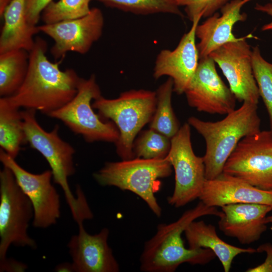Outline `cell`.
<instances>
[{"instance_id": "1", "label": "cell", "mask_w": 272, "mask_h": 272, "mask_svg": "<svg viewBox=\"0 0 272 272\" xmlns=\"http://www.w3.org/2000/svg\"><path fill=\"white\" fill-rule=\"evenodd\" d=\"M47 42L40 37L35 38L29 52V67L19 89L7 97L19 108L34 109L47 115L72 100L78 92L81 79L72 69H60L62 60L52 62L46 55Z\"/></svg>"}, {"instance_id": "2", "label": "cell", "mask_w": 272, "mask_h": 272, "mask_svg": "<svg viewBox=\"0 0 272 272\" xmlns=\"http://www.w3.org/2000/svg\"><path fill=\"white\" fill-rule=\"evenodd\" d=\"M222 211L200 201L185 211L176 221L158 225L154 236L147 241L140 256V269L144 272H173L181 264H207L216 256L207 248H187L182 239L186 228L196 219L207 215L221 217Z\"/></svg>"}, {"instance_id": "3", "label": "cell", "mask_w": 272, "mask_h": 272, "mask_svg": "<svg viewBox=\"0 0 272 272\" xmlns=\"http://www.w3.org/2000/svg\"><path fill=\"white\" fill-rule=\"evenodd\" d=\"M257 104L243 102L237 109L216 122L202 120L194 116L187 120L205 139L206 150L203 156L206 180L215 179L223 173L228 158L244 137L260 131Z\"/></svg>"}, {"instance_id": "4", "label": "cell", "mask_w": 272, "mask_h": 272, "mask_svg": "<svg viewBox=\"0 0 272 272\" xmlns=\"http://www.w3.org/2000/svg\"><path fill=\"white\" fill-rule=\"evenodd\" d=\"M36 111L25 109L22 111L26 142L39 152L50 167L53 180L63 191L66 202L77 223L93 218V213L81 189H77L75 197L70 188L68 178L75 172L74 163V148L59 135V126L56 124L47 131L39 124Z\"/></svg>"}, {"instance_id": "5", "label": "cell", "mask_w": 272, "mask_h": 272, "mask_svg": "<svg viewBox=\"0 0 272 272\" xmlns=\"http://www.w3.org/2000/svg\"><path fill=\"white\" fill-rule=\"evenodd\" d=\"M156 104V91L144 89L125 91L115 99L101 96L94 100L92 106L99 115L111 120L118 129L119 135L115 144L122 160L134 158V141L142 128L151 122Z\"/></svg>"}, {"instance_id": "6", "label": "cell", "mask_w": 272, "mask_h": 272, "mask_svg": "<svg viewBox=\"0 0 272 272\" xmlns=\"http://www.w3.org/2000/svg\"><path fill=\"white\" fill-rule=\"evenodd\" d=\"M172 167L167 159L133 158L119 162H107L93 174L99 184L115 186L130 191L141 197L152 212L160 217L162 209L155 195L161 185L160 179L171 175Z\"/></svg>"}, {"instance_id": "7", "label": "cell", "mask_w": 272, "mask_h": 272, "mask_svg": "<svg viewBox=\"0 0 272 272\" xmlns=\"http://www.w3.org/2000/svg\"><path fill=\"white\" fill-rule=\"evenodd\" d=\"M101 96L95 75H91L87 79L81 78L78 92L74 98L47 116L61 121L87 142L101 141L115 144L119 135L117 127L112 121H103L94 111L91 103Z\"/></svg>"}, {"instance_id": "8", "label": "cell", "mask_w": 272, "mask_h": 272, "mask_svg": "<svg viewBox=\"0 0 272 272\" xmlns=\"http://www.w3.org/2000/svg\"><path fill=\"white\" fill-rule=\"evenodd\" d=\"M33 217L31 201L11 170L4 166L0 171V261L7 258L12 245L36 248V242L28 233Z\"/></svg>"}, {"instance_id": "9", "label": "cell", "mask_w": 272, "mask_h": 272, "mask_svg": "<svg viewBox=\"0 0 272 272\" xmlns=\"http://www.w3.org/2000/svg\"><path fill=\"white\" fill-rule=\"evenodd\" d=\"M190 136V125L185 123L171 139L170 149L166 157L175 173L174 191L167 201L175 208L199 198L206 181L203 157L194 154Z\"/></svg>"}, {"instance_id": "10", "label": "cell", "mask_w": 272, "mask_h": 272, "mask_svg": "<svg viewBox=\"0 0 272 272\" xmlns=\"http://www.w3.org/2000/svg\"><path fill=\"white\" fill-rule=\"evenodd\" d=\"M223 173L264 190L272 189V131L243 138L226 161Z\"/></svg>"}, {"instance_id": "11", "label": "cell", "mask_w": 272, "mask_h": 272, "mask_svg": "<svg viewBox=\"0 0 272 272\" xmlns=\"http://www.w3.org/2000/svg\"><path fill=\"white\" fill-rule=\"evenodd\" d=\"M0 161L12 172L18 184L31 201L34 211L33 226L47 228L56 224L60 216V196L52 184L50 170L31 173L20 166L0 149Z\"/></svg>"}, {"instance_id": "12", "label": "cell", "mask_w": 272, "mask_h": 272, "mask_svg": "<svg viewBox=\"0 0 272 272\" xmlns=\"http://www.w3.org/2000/svg\"><path fill=\"white\" fill-rule=\"evenodd\" d=\"M104 18L101 10L91 8L90 13L80 18L37 26L40 32L51 37L54 44L50 49L56 60L63 59L68 52L81 54L87 53L101 37Z\"/></svg>"}, {"instance_id": "13", "label": "cell", "mask_w": 272, "mask_h": 272, "mask_svg": "<svg viewBox=\"0 0 272 272\" xmlns=\"http://www.w3.org/2000/svg\"><path fill=\"white\" fill-rule=\"evenodd\" d=\"M251 55L252 49L245 37L223 45L209 56L218 64L238 101L258 104L260 96Z\"/></svg>"}, {"instance_id": "14", "label": "cell", "mask_w": 272, "mask_h": 272, "mask_svg": "<svg viewBox=\"0 0 272 272\" xmlns=\"http://www.w3.org/2000/svg\"><path fill=\"white\" fill-rule=\"evenodd\" d=\"M184 94L188 105L199 112L227 114L235 109L237 99L219 76L215 62L210 56L199 59Z\"/></svg>"}, {"instance_id": "15", "label": "cell", "mask_w": 272, "mask_h": 272, "mask_svg": "<svg viewBox=\"0 0 272 272\" xmlns=\"http://www.w3.org/2000/svg\"><path fill=\"white\" fill-rule=\"evenodd\" d=\"M197 17L173 50L163 49L157 55L153 77L157 80L167 76L173 82V91L184 93L197 68L199 59L196 39V29L201 19Z\"/></svg>"}, {"instance_id": "16", "label": "cell", "mask_w": 272, "mask_h": 272, "mask_svg": "<svg viewBox=\"0 0 272 272\" xmlns=\"http://www.w3.org/2000/svg\"><path fill=\"white\" fill-rule=\"evenodd\" d=\"M78 225V233L67 244L75 272L119 271V264L108 243L109 230L105 228L92 235L83 223Z\"/></svg>"}, {"instance_id": "17", "label": "cell", "mask_w": 272, "mask_h": 272, "mask_svg": "<svg viewBox=\"0 0 272 272\" xmlns=\"http://www.w3.org/2000/svg\"><path fill=\"white\" fill-rule=\"evenodd\" d=\"M223 215L218 223L225 235L242 244L258 240L266 230L265 218L272 206L258 203L229 204L221 207Z\"/></svg>"}, {"instance_id": "18", "label": "cell", "mask_w": 272, "mask_h": 272, "mask_svg": "<svg viewBox=\"0 0 272 272\" xmlns=\"http://www.w3.org/2000/svg\"><path fill=\"white\" fill-rule=\"evenodd\" d=\"M251 0H232L221 9V15L216 13L208 17L196 29L199 59L207 57L223 45L237 41L233 29L238 22H243L247 15L241 13L243 5Z\"/></svg>"}, {"instance_id": "19", "label": "cell", "mask_w": 272, "mask_h": 272, "mask_svg": "<svg viewBox=\"0 0 272 272\" xmlns=\"http://www.w3.org/2000/svg\"><path fill=\"white\" fill-rule=\"evenodd\" d=\"M199 199L209 207L247 203L272 206V189H262L222 173L206 180Z\"/></svg>"}, {"instance_id": "20", "label": "cell", "mask_w": 272, "mask_h": 272, "mask_svg": "<svg viewBox=\"0 0 272 272\" xmlns=\"http://www.w3.org/2000/svg\"><path fill=\"white\" fill-rule=\"evenodd\" d=\"M25 0H12L5 10L4 24L0 36V53L18 49L30 52L34 36L40 32L37 26L30 24L26 18Z\"/></svg>"}, {"instance_id": "21", "label": "cell", "mask_w": 272, "mask_h": 272, "mask_svg": "<svg viewBox=\"0 0 272 272\" xmlns=\"http://www.w3.org/2000/svg\"><path fill=\"white\" fill-rule=\"evenodd\" d=\"M189 248H207L212 250L221 262L225 272H229L234 258L242 253L252 254L256 249L238 247L221 239L214 225L203 221L191 222L184 232Z\"/></svg>"}, {"instance_id": "22", "label": "cell", "mask_w": 272, "mask_h": 272, "mask_svg": "<svg viewBox=\"0 0 272 272\" xmlns=\"http://www.w3.org/2000/svg\"><path fill=\"white\" fill-rule=\"evenodd\" d=\"M22 111L7 97L0 99V146L15 159L22 145L26 143Z\"/></svg>"}, {"instance_id": "23", "label": "cell", "mask_w": 272, "mask_h": 272, "mask_svg": "<svg viewBox=\"0 0 272 272\" xmlns=\"http://www.w3.org/2000/svg\"><path fill=\"white\" fill-rule=\"evenodd\" d=\"M29 52L18 49L0 53V96L13 95L21 87L29 67Z\"/></svg>"}, {"instance_id": "24", "label": "cell", "mask_w": 272, "mask_h": 272, "mask_svg": "<svg viewBox=\"0 0 272 272\" xmlns=\"http://www.w3.org/2000/svg\"><path fill=\"white\" fill-rule=\"evenodd\" d=\"M173 82L169 78L157 91L156 107L150 128L171 139L180 129L179 121L172 106Z\"/></svg>"}, {"instance_id": "25", "label": "cell", "mask_w": 272, "mask_h": 272, "mask_svg": "<svg viewBox=\"0 0 272 272\" xmlns=\"http://www.w3.org/2000/svg\"><path fill=\"white\" fill-rule=\"evenodd\" d=\"M107 7L117 9L135 15H148L170 14L183 17L176 0H92Z\"/></svg>"}, {"instance_id": "26", "label": "cell", "mask_w": 272, "mask_h": 272, "mask_svg": "<svg viewBox=\"0 0 272 272\" xmlns=\"http://www.w3.org/2000/svg\"><path fill=\"white\" fill-rule=\"evenodd\" d=\"M171 147V139L152 128L143 131L133 142L134 158H165Z\"/></svg>"}, {"instance_id": "27", "label": "cell", "mask_w": 272, "mask_h": 272, "mask_svg": "<svg viewBox=\"0 0 272 272\" xmlns=\"http://www.w3.org/2000/svg\"><path fill=\"white\" fill-rule=\"evenodd\" d=\"M251 60L253 75L268 113L272 131V63L264 59L258 46L252 48Z\"/></svg>"}, {"instance_id": "28", "label": "cell", "mask_w": 272, "mask_h": 272, "mask_svg": "<svg viewBox=\"0 0 272 272\" xmlns=\"http://www.w3.org/2000/svg\"><path fill=\"white\" fill-rule=\"evenodd\" d=\"M91 1H52L42 12L41 19L44 24H52L83 17L90 13Z\"/></svg>"}, {"instance_id": "29", "label": "cell", "mask_w": 272, "mask_h": 272, "mask_svg": "<svg viewBox=\"0 0 272 272\" xmlns=\"http://www.w3.org/2000/svg\"><path fill=\"white\" fill-rule=\"evenodd\" d=\"M232 0H176L184 7L188 18L192 22L197 17L208 18Z\"/></svg>"}, {"instance_id": "30", "label": "cell", "mask_w": 272, "mask_h": 272, "mask_svg": "<svg viewBox=\"0 0 272 272\" xmlns=\"http://www.w3.org/2000/svg\"><path fill=\"white\" fill-rule=\"evenodd\" d=\"M52 0H25L26 15L28 22L37 26L44 9Z\"/></svg>"}, {"instance_id": "31", "label": "cell", "mask_w": 272, "mask_h": 272, "mask_svg": "<svg viewBox=\"0 0 272 272\" xmlns=\"http://www.w3.org/2000/svg\"><path fill=\"white\" fill-rule=\"evenodd\" d=\"M256 252H265L266 254L264 261L254 267L247 269V272H272V244L265 243L259 245L256 249Z\"/></svg>"}, {"instance_id": "32", "label": "cell", "mask_w": 272, "mask_h": 272, "mask_svg": "<svg viewBox=\"0 0 272 272\" xmlns=\"http://www.w3.org/2000/svg\"><path fill=\"white\" fill-rule=\"evenodd\" d=\"M27 266L12 258H6L0 261V271H24Z\"/></svg>"}, {"instance_id": "33", "label": "cell", "mask_w": 272, "mask_h": 272, "mask_svg": "<svg viewBox=\"0 0 272 272\" xmlns=\"http://www.w3.org/2000/svg\"><path fill=\"white\" fill-rule=\"evenodd\" d=\"M254 9L258 11L267 14L272 18V3H268L263 5L256 4ZM261 30L263 31L272 30V21L264 25L261 28Z\"/></svg>"}, {"instance_id": "34", "label": "cell", "mask_w": 272, "mask_h": 272, "mask_svg": "<svg viewBox=\"0 0 272 272\" xmlns=\"http://www.w3.org/2000/svg\"><path fill=\"white\" fill-rule=\"evenodd\" d=\"M54 271L57 272H74L72 262H62L56 265Z\"/></svg>"}, {"instance_id": "35", "label": "cell", "mask_w": 272, "mask_h": 272, "mask_svg": "<svg viewBox=\"0 0 272 272\" xmlns=\"http://www.w3.org/2000/svg\"><path fill=\"white\" fill-rule=\"evenodd\" d=\"M265 223L267 224L268 223H272V215L267 216L265 218ZM272 229V227H271Z\"/></svg>"}]
</instances>
